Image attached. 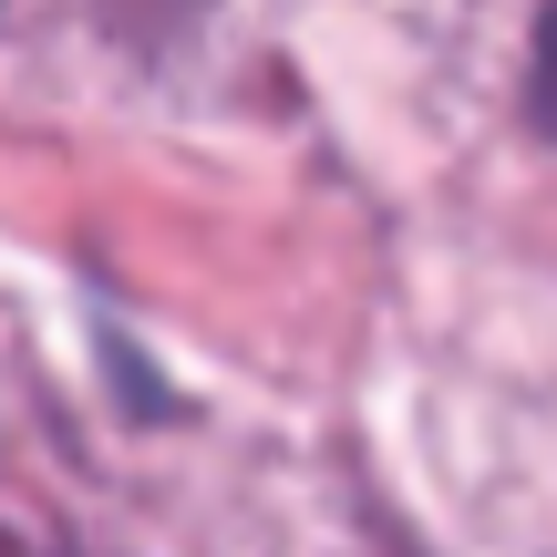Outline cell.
I'll return each mask as SVG.
<instances>
[{
  "mask_svg": "<svg viewBox=\"0 0 557 557\" xmlns=\"http://www.w3.org/2000/svg\"><path fill=\"white\" fill-rule=\"evenodd\" d=\"M527 124L557 135V11L537 21V41H527Z\"/></svg>",
  "mask_w": 557,
  "mask_h": 557,
  "instance_id": "1",
  "label": "cell"
}]
</instances>
